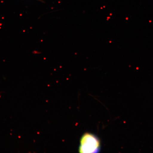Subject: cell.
Wrapping results in <instances>:
<instances>
[{
    "instance_id": "1",
    "label": "cell",
    "mask_w": 153,
    "mask_h": 153,
    "mask_svg": "<svg viewBox=\"0 0 153 153\" xmlns=\"http://www.w3.org/2000/svg\"><path fill=\"white\" fill-rule=\"evenodd\" d=\"M100 148V143L98 137L94 134L85 133L80 140L79 152L82 153H97Z\"/></svg>"
}]
</instances>
